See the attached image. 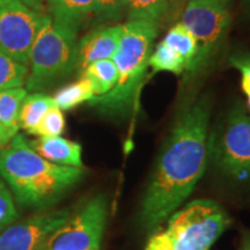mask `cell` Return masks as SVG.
Wrapping results in <instances>:
<instances>
[{
  "mask_svg": "<svg viewBox=\"0 0 250 250\" xmlns=\"http://www.w3.org/2000/svg\"><path fill=\"white\" fill-rule=\"evenodd\" d=\"M24 5H27L28 7L35 9L41 13H46V4L45 0H21Z\"/></svg>",
  "mask_w": 250,
  "mask_h": 250,
  "instance_id": "26",
  "label": "cell"
},
{
  "mask_svg": "<svg viewBox=\"0 0 250 250\" xmlns=\"http://www.w3.org/2000/svg\"><path fill=\"white\" fill-rule=\"evenodd\" d=\"M158 24L148 21H127L122 24L118 49L112 57L118 80L110 92L89 101L103 116L125 121L138 109L139 93L147 73Z\"/></svg>",
  "mask_w": 250,
  "mask_h": 250,
  "instance_id": "3",
  "label": "cell"
},
{
  "mask_svg": "<svg viewBox=\"0 0 250 250\" xmlns=\"http://www.w3.org/2000/svg\"><path fill=\"white\" fill-rule=\"evenodd\" d=\"M29 145L37 154L52 164L83 168V159H81L83 147L79 143L57 136L40 137L36 140H30Z\"/></svg>",
  "mask_w": 250,
  "mask_h": 250,
  "instance_id": "12",
  "label": "cell"
},
{
  "mask_svg": "<svg viewBox=\"0 0 250 250\" xmlns=\"http://www.w3.org/2000/svg\"><path fill=\"white\" fill-rule=\"evenodd\" d=\"M242 250H250V234L247 235L243 240V245H242Z\"/></svg>",
  "mask_w": 250,
  "mask_h": 250,
  "instance_id": "28",
  "label": "cell"
},
{
  "mask_svg": "<svg viewBox=\"0 0 250 250\" xmlns=\"http://www.w3.org/2000/svg\"><path fill=\"white\" fill-rule=\"evenodd\" d=\"M78 31L58 23L48 14L29 52L27 92H42L76 71Z\"/></svg>",
  "mask_w": 250,
  "mask_h": 250,
  "instance_id": "5",
  "label": "cell"
},
{
  "mask_svg": "<svg viewBox=\"0 0 250 250\" xmlns=\"http://www.w3.org/2000/svg\"><path fill=\"white\" fill-rule=\"evenodd\" d=\"M181 22L192 34L198 52L187 72L197 77L205 71L226 42L232 22L228 4L219 0H188Z\"/></svg>",
  "mask_w": 250,
  "mask_h": 250,
  "instance_id": "7",
  "label": "cell"
},
{
  "mask_svg": "<svg viewBox=\"0 0 250 250\" xmlns=\"http://www.w3.org/2000/svg\"><path fill=\"white\" fill-rule=\"evenodd\" d=\"M95 94L89 80L81 77L76 83L64 86L56 93L55 102L61 110H71L83 102H89Z\"/></svg>",
  "mask_w": 250,
  "mask_h": 250,
  "instance_id": "18",
  "label": "cell"
},
{
  "mask_svg": "<svg viewBox=\"0 0 250 250\" xmlns=\"http://www.w3.org/2000/svg\"><path fill=\"white\" fill-rule=\"evenodd\" d=\"M72 212L71 208H62L11 224L0 233V250H42Z\"/></svg>",
  "mask_w": 250,
  "mask_h": 250,
  "instance_id": "10",
  "label": "cell"
},
{
  "mask_svg": "<svg viewBox=\"0 0 250 250\" xmlns=\"http://www.w3.org/2000/svg\"><path fill=\"white\" fill-rule=\"evenodd\" d=\"M26 96L27 89L22 87L0 90V123L12 137L20 129L18 122L19 111Z\"/></svg>",
  "mask_w": 250,
  "mask_h": 250,
  "instance_id": "17",
  "label": "cell"
},
{
  "mask_svg": "<svg viewBox=\"0 0 250 250\" xmlns=\"http://www.w3.org/2000/svg\"><path fill=\"white\" fill-rule=\"evenodd\" d=\"M164 42L166 44L171 46L176 50L179 54L184 58L187 62V68L191 65L193 59L196 58L197 52H198V44L197 41L190 30L181 22H176L170 28L169 31L166 35Z\"/></svg>",
  "mask_w": 250,
  "mask_h": 250,
  "instance_id": "20",
  "label": "cell"
},
{
  "mask_svg": "<svg viewBox=\"0 0 250 250\" xmlns=\"http://www.w3.org/2000/svg\"><path fill=\"white\" fill-rule=\"evenodd\" d=\"M228 64L240 72L241 88L247 98V110L250 114V52L233 54L229 57Z\"/></svg>",
  "mask_w": 250,
  "mask_h": 250,
  "instance_id": "25",
  "label": "cell"
},
{
  "mask_svg": "<svg viewBox=\"0 0 250 250\" xmlns=\"http://www.w3.org/2000/svg\"><path fill=\"white\" fill-rule=\"evenodd\" d=\"M122 24L98 27L78 42L76 71L83 74L93 62L112 59L121 40Z\"/></svg>",
  "mask_w": 250,
  "mask_h": 250,
  "instance_id": "11",
  "label": "cell"
},
{
  "mask_svg": "<svg viewBox=\"0 0 250 250\" xmlns=\"http://www.w3.org/2000/svg\"><path fill=\"white\" fill-rule=\"evenodd\" d=\"M29 67L0 52V90L19 88L26 83Z\"/></svg>",
  "mask_w": 250,
  "mask_h": 250,
  "instance_id": "21",
  "label": "cell"
},
{
  "mask_svg": "<svg viewBox=\"0 0 250 250\" xmlns=\"http://www.w3.org/2000/svg\"><path fill=\"white\" fill-rule=\"evenodd\" d=\"M208 161L227 179L250 183V114L241 103L208 134Z\"/></svg>",
  "mask_w": 250,
  "mask_h": 250,
  "instance_id": "6",
  "label": "cell"
},
{
  "mask_svg": "<svg viewBox=\"0 0 250 250\" xmlns=\"http://www.w3.org/2000/svg\"><path fill=\"white\" fill-rule=\"evenodd\" d=\"M65 117L57 105L51 107L34 130L33 134L40 137H57L64 132Z\"/></svg>",
  "mask_w": 250,
  "mask_h": 250,
  "instance_id": "22",
  "label": "cell"
},
{
  "mask_svg": "<svg viewBox=\"0 0 250 250\" xmlns=\"http://www.w3.org/2000/svg\"><path fill=\"white\" fill-rule=\"evenodd\" d=\"M148 66L152 67V74L166 71L181 76L186 71L187 62L176 50L161 41L149 56Z\"/></svg>",
  "mask_w": 250,
  "mask_h": 250,
  "instance_id": "19",
  "label": "cell"
},
{
  "mask_svg": "<svg viewBox=\"0 0 250 250\" xmlns=\"http://www.w3.org/2000/svg\"><path fill=\"white\" fill-rule=\"evenodd\" d=\"M219 1H224V2H227V4H228V2H229V0H219Z\"/></svg>",
  "mask_w": 250,
  "mask_h": 250,
  "instance_id": "31",
  "label": "cell"
},
{
  "mask_svg": "<svg viewBox=\"0 0 250 250\" xmlns=\"http://www.w3.org/2000/svg\"><path fill=\"white\" fill-rule=\"evenodd\" d=\"M107 218L108 199L101 193L72 212L42 250H100Z\"/></svg>",
  "mask_w": 250,
  "mask_h": 250,
  "instance_id": "8",
  "label": "cell"
},
{
  "mask_svg": "<svg viewBox=\"0 0 250 250\" xmlns=\"http://www.w3.org/2000/svg\"><path fill=\"white\" fill-rule=\"evenodd\" d=\"M0 176L21 206L46 208L85 176L83 168L52 164L37 154L17 133L0 151Z\"/></svg>",
  "mask_w": 250,
  "mask_h": 250,
  "instance_id": "2",
  "label": "cell"
},
{
  "mask_svg": "<svg viewBox=\"0 0 250 250\" xmlns=\"http://www.w3.org/2000/svg\"><path fill=\"white\" fill-rule=\"evenodd\" d=\"M18 218L14 197L2 177L0 176V233L13 224Z\"/></svg>",
  "mask_w": 250,
  "mask_h": 250,
  "instance_id": "24",
  "label": "cell"
},
{
  "mask_svg": "<svg viewBox=\"0 0 250 250\" xmlns=\"http://www.w3.org/2000/svg\"><path fill=\"white\" fill-rule=\"evenodd\" d=\"M188 0H173V9H179L181 5L187 4Z\"/></svg>",
  "mask_w": 250,
  "mask_h": 250,
  "instance_id": "29",
  "label": "cell"
},
{
  "mask_svg": "<svg viewBox=\"0 0 250 250\" xmlns=\"http://www.w3.org/2000/svg\"><path fill=\"white\" fill-rule=\"evenodd\" d=\"M124 15V0H95L93 17L96 23L117 21Z\"/></svg>",
  "mask_w": 250,
  "mask_h": 250,
  "instance_id": "23",
  "label": "cell"
},
{
  "mask_svg": "<svg viewBox=\"0 0 250 250\" xmlns=\"http://www.w3.org/2000/svg\"><path fill=\"white\" fill-rule=\"evenodd\" d=\"M46 17L21 0H0V52L28 66L30 49Z\"/></svg>",
  "mask_w": 250,
  "mask_h": 250,
  "instance_id": "9",
  "label": "cell"
},
{
  "mask_svg": "<svg viewBox=\"0 0 250 250\" xmlns=\"http://www.w3.org/2000/svg\"><path fill=\"white\" fill-rule=\"evenodd\" d=\"M211 112L208 94L188 99L177 112L140 205L139 223L146 232L169 218L202 179L208 164Z\"/></svg>",
  "mask_w": 250,
  "mask_h": 250,
  "instance_id": "1",
  "label": "cell"
},
{
  "mask_svg": "<svg viewBox=\"0 0 250 250\" xmlns=\"http://www.w3.org/2000/svg\"><path fill=\"white\" fill-rule=\"evenodd\" d=\"M80 77H85L89 80L95 96H101L110 92L116 85L118 72L112 59H103L90 64Z\"/></svg>",
  "mask_w": 250,
  "mask_h": 250,
  "instance_id": "16",
  "label": "cell"
},
{
  "mask_svg": "<svg viewBox=\"0 0 250 250\" xmlns=\"http://www.w3.org/2000/svg\"><path fill=\"white\" fill-rule=\"evenodd\" d=\"M171 9L173 0H124L127 21H148L159 26Z\"/></svg>",
  "mask_w": 250,
  "mask_h": 250,
  "instance_id": "14",
  "label": "cell"
},
{
  "mask_svg": "<svg viewBox=\"0 0 250 250\" xmlns=\"http://www.w3.org/2000/svg\"><path fill=\"white\" fill-rule=\"evenodd\" d=\"M55 105L57 104L51 96L44 95L42 93L29 94L21 103L18 118L19 126L28 133L33 134L45 112Z\"/></svg>",
  "mask_w": 250,
  "mask_h": 250,
  "instance_id": "15",
  "label": "cell"
},
{
  "mask_svg": "<svg viewBox=\"0 0 250 250\" xmlns=\"http://www.w3.org/2000/svg\"><path fill=\"white\" fill-rule=\"evenodd\" d=\"M229 224L218 203L197 199L175 211L165 229L151 236L145 250H210Z\"/></svg>",
  "mask_w": 250,
  "mask_h": 250,
  "instance_id": "4",
  "label": "cell"
},
{
  "mask_svg": "<svg viewBox=\"0 0 250 250\" xmlns=\"http://www.w3.org/2000/svg\"><path fill=\"white\" fill-rule=\"evenodd\" d=\"M245 7L247 9V12L250 14V0H245Z\"/></svg>",
  "mask_w": 250,
  "mask_h": 250,
  "instance_id": "30",
  "label": "cell"
},
{
  "mask_svg": "<svg viewBox=\"0 0 250 250\" xmlns=\"http://www.w3.org/2000/svg\"><path fill=\"white\" fill-rule=\"evenodd\" d=\"M13 137L9 134L4 126H2L1 123H0V151L4 149L6 146L8 145L9 142H11Z\"/></svg>",
  "mask_w": 250,
  "mask_h": 250,
  "instance_id": "27",
  "label": "cell"
},
{
  "mask_svg": "<svg viewBox=\"0 0 250 250\" xmlns=\"http://www.w3.org/2000/svg\"><path fill=\"white\" fill-rule=\"evenodd\" d=\"M46 12L62 26L78 31L87 18L93 15L95 0H45Z\"/></svg>",
  "mask_w": 250,
  "mask_h": 250,
  "instance_id": "13",
  "label": "cell"
}]
</instances>
